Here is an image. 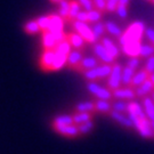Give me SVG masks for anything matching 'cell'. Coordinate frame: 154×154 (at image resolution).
<instances>
[{"instance_id":"6da1fadb","label":"cell","mask_w":154,"mask_h":154,"mask_svg":"<svg viewBox=\"0 0 154 154\" xmlns=\"http://www.w3.org/2000/svg\"><path fill=\"white\" fill-rule=\"evenodd\" d=\"M145 30H146L145 24L140 21H135L130 23L123 31V34L119 38L120 46H123L129 42H135V41L142 42V38L145 34Z\"/></svg>"},{"instance_id":"7a4b0ae2","label":"cell","mask_w":154,"mask_h":154,"mask_svg":"<svg viewBox=\"0 0 154 154\" xmlns=\"http://www.w3.org/2000/svg\"><path fill=\"white\" fill-rule=\"evenodd\" d=\"M86 87H87V90L89 93L97 99H109V100H111L113 98L112 90H110L107 87H102L98 83V81H88Z\"/></svg>"},{"instance_id":"3957f363","label":"cell","mask_w":154,"mask_h":154,"mask_svg":"<svg viewBox=\"0 0 154 154\" xmlns=\"http://www.w3.org/2000/svg\"><path fill=\"white\" fill-rule=\"evenodd\" d=\"M71 24L72 26H73V29H74V31L77 33H79L86 40V42H88V44H95V42H97V40L95 38V35H94L93 29L89 26L88 23L79 22V21L75 20Z\"/></svg>"},{"instance_id":"277c9868","label":"cell","mask_w":154,"mask_h":154,"mask_svg":"<svg viewBox=\"0 0 154 154\" xmlns=\"http://www.w3.org/2000/svg\"><path fill=\"white\" fill-rule=\"evenodd\" d=\"M122 67L120 64L118 63H113L112 65V72H111L110 77L107 78V83L106 87L110 90H116V89L120 88L122 83Z\"/></svg>"},{"instance_id":"5b68a950","label":"cell","mask_w":154,"mask_h":154,"mask_svg":"<svg viewBox=\"0 0 154 154\" xmlns=\"http://www.w3.org/2000/svg\"><path fill=\"white\" fill-rule=\"evenodd\" d=\"M55 49H44L39 57V69L42 72H51V67L55 61Z\"/></svg>"},{"instance_id":"8992f818","label":"cell","mask_w":154,"mask_h":154,"mask_svg":"<svg viewBox=\"0 0 154 154\" xmlns=\"http://www.w3.org/2000/svg\"><path fill=\"white\" fill-rule=\"evenodd\" d=\"M54 129V131L57 132L58 135H61L63 137L67 138H77L80 135V131L78 129L77 125H69V126H54L51 127Z\"/></svg>"},{"instance_id":"52a82bcc","label":"cell","mask_w":154,"mask_h":154,"mask_svg":"<svg viewBox=\"0 0 154 154\" xmlns=\"http://www.w3.org/2000/svg\"><path fill=\"white\" fill-rule=\"evenodd\" d=\"M93 51L94 54L97 56L100 62L103 63H109V64H113L116 60L109 54V51L105 49V47L102 45V42H95L93 44Z\"/></svg>"},{"instance_id":"ba28073f","label":"cell","mask_w":154,"mask_h":154,"mask_svg":"<svg viewBox=\"0 0 154 154\" xmlns=\"http://www.w3.org/2000/svg\"><path fill=\"white\" fill-rule=\"evenodd\" d=\"M113 98L122 99V100H134L136 97V90L131 87H125V88H118L112 91Z\"/></svg>"},{"instance_id":"9c48e42d","label":"cell","mask_w":154,"mask_h":154,"mask_svg":"<svg viewBox=\"0 0 154 154\" xmlns=\"http://www.w3.org/2000/svg\"><path fill=\"white\" fill-rule=\"evenodd\" d=\"M49 15V26H48V31L50 32H60V31H64V24L65 21L62 16L58 15V13H51L48 14Z\"/></svg>"},{"instance_id":"30bf717a","label":"cell","mask_w":154,"mask_h":154,"mask_svg":"<svg viewBox=\"0 0 154 154\" xmlns=\"http://www.w3.org/2000/svg\"><path fill=\"white\" fill-rule=\"evenodd\" d=\"M140 47H142V42L135 41V42H129L121 46L120 50L122 51V54H125L128 57H139Z\"/></svg>"},{"instance_id":"8fae6325","label":"cell","mask_w":154,"mask_h":154,"mask_svg":"<svg viewBox=\"0 0 154 154\" xmlns=\"http://www.w3.org/2000/svg\"><path fill=\"white\" fill-rule=\"evenodd\" d=\"M83 56H82V51L78 49H73L67 55V62H66V66L70 69V70H73L75 71L77 70L78 65L80 64V62L82 61Z\"/></svg>"},{"instance_id":"7c38bea8","label":"cell","mask_w":154,"mask_h":154,"mask_svg":"<svg viewBox=\"0 0 154 154\" xmlns=\"http://www.w3.org/2000/svg\"><path fill=\"white\" fill-rule=\"evenodd\" d=\"M66 39L72 46V48L82 51L85 49V45H86V40L77 32H69L66 33Z\"/></svg>"},{"instance_id":"4fadbf2b","label":"cell","mask_w":154,"mask_h":154,"mask_svg":"<svg viewBox=\"0 0 154 154\" xmlns=\"http://www.w3.org/2000/svg\"><path fill=\"white\" fill-rule=\"evenodd\" d=\"M100 63L102 62L99 61L97 57H83L82 61L80 62V64L78 65L75 71L82 73L83 71H87V70H90V69L97 67Z\"/></svg>"},{"instance_id":"5bb4252c","label":"cell","mask_w":154,"mask_h":154,"mask_svg":"<svg viewBox=\"0 0 154 154\" xmlns=\"http://www.w3.org/2000/svg\"><path fill=\"white\" fill-rule=\"evenodd\" d=\"M109 116H110L116 122H118L120 126L125 127V128H128V129L134 128V123H132L131 119H130L129 116H126L123 113L116 112V111H111Z\"/></svg>"},{"instance_id":"9a60e30c","label":"cell","mask_w":154,"mask_h":154,"mask_svg":"<svg viewBox=\"0 0 154 154\" xmlns=\"http://www.w3.org/2000/svg\"><path fill=\"white\" fill-rule=\"evenodd\" d=\"M100 42H102V45L105 47V49L109 51V54H110L114 60H116V58L119 57L121 50L119 49V47L113 42V40H111V39L107 38V37H103V38L100 39Z\"/></svg>"},{"instance_id":"2e32d148","label":"cell","mask_w":154,"mask_h":154,"mask_svg":"<svg viewBox=\"0 0 154 154\" xmlns=\"http://www.w3.org/2000/svg\"><path fill=\"white\" fill-rule=\"evenodd\" d=\"M41 45L44 49H55L57 42L50 31H42L41 32Z\"/></svg>"},{"instance_id":"e0dca14e","label":"cell","mask_w":154,"mask_h":154,"mask_svg":"<svg viewBox=\"0 0 154 154\" xmlns=\"http://www.w3.org/2000/svg\"><path fill=\"white\" fill-rule=\"evenodd\" d=\"M136 90V96L144 98L146 96H149V94H152L154 91V83L149 80V78L145 81L144 83H142L139 87L135 89Z\"/></svg>"},{"instance_id":"ac0fdd59","label":"cell","mask_w":154,"mask_h":154,"mask_svg":"<svg viewBox=\"0 0 154 154\" xmlns=\"http://www.w3.org/2000/svg\"><path fill=\"white\" fill-rule=\"evenodd\" d=\"M149 78V73L145 69H142V70H139L135 73V75L132 78V81L130 83V86L129 87H131V88H137L139 87L142 83H144L147 79Z\"/></svg>"},{"instance_id":"d6986e66","label":"cell","mask_w":154,"mask_h":154,"mask_svg":"<svg viewBox=\"0 0 154 154\" xmlns=\"http://www.w3.org/2000/svg\"><path fill=\"white\" fill-rule=\"evenodd\" d=\"M143 107L145 110L146 116H149V121L152 123V128L154 130V100L152 98H149V96L143 98Z\"/></svg>"},{"instance_id":"ffe728a7","label":"cell","mask_w":154,"mask_h":154,"mask_svg":"<svg viewBox=\"0 0 154 154\" xmlns=\"http://www.w3.org/2000/svg\"><path fill=\"white\" fill-rule=\"evenodd\" d=\"M95 106L97 113H103V114H110L112 111V102L109 99H96L95 100Z\"/></svg>"},{"instance_id":"44dd1931","label":"cell","mask_w":154,"mask_h":154,"mask_svg":"<svg viewBox=\"0 0 154 154\" xmlns=\"http://www.w3.org/2000/svg\"><path fill=\"white\" fill-rule=\"evenodd\" d=\"M112 65L113 64H109V63H100L97 67H95L96 73H97V77L98 80H103L105 78H109L112 72Z\"/></svg>"},{"instance_id":"7402d4cb","label":"cell","mask_w":154,"mask_h":154,"mask_svg":"<svg viewBox=\"0 0 154 154\" xmlns=\"http://www.w3.org/2000/svg\"><path fill=\"white\" fill-rule=\"evenodd\" d=\"M69 125H74L73 121V116L71 114H61L54 118L51 122V127L54 126H69Z\"/></svg>"},{"instance_id":"603a6c76","label":"cell","mask_w":154,"mask_h":154,"mask_svg":"<svg viewBox=\"0 0 154 154\" xmlns=\"http://www.w3.org/2000/svg\"><path fill=\"white\" fill-rule=\"evenodd\" d=\"M56 55H55V61L51 67V72H56L58 70L63 69L64 66H66V62H67V55L65 54H61V53H57L55 50Z\"/></svg>"},{"instance_id":"cb8c5ba5","label":"cell","mask_w":154,"mask_h":154,"mask_svg":"<svg viewBox=\"0 0 154 154\" xmlns=\"http://www.w3.org/2000/svg\"><path fill=\"white\" fill-rule=\"evenodd\" d=\"M80 11H81V5L79 4V1L70 0V13H69V18H67L66 23H72L73 21H75L77 15Z\"/></svg>"},{"instance_id":"d4e9b609","label":"cell","mask_w":154,"mask_h":154,"mask_svg":"<svg viewBox=\"0 0 154 154\" xmlns=\"http://www.w3.org/2000/svg\"><path fill=\"white\" fill-rule=\"evenodd\" d=\"M93 116L94 113H90V112H75L73 114V121H74V125L78 126V125L93 120Z\"/></svg>"},{"instance_id":"484cf974","label":"cell","mask_w":154,"mask_h":154,"mask_svg":"<svg viewBox=\"0 0 154 154\" xmlns=\"http://www.w3.org/2000/svg\"><path fill=\"white\" fill-rule=\"evenodd\" d=\"M75 112H90V113H96V106H95V100H88V102H81L75 105L74 107Z\"/></svg>"},{"instance_id":"4316f807","label":"cell","mask_w":154,"mask_h":154,"mask_svg":"<svg viewBox=\"0 0 154 154\" xmlns=\"http://www.w3.org/2000/svg\"><path fill=\"white\" fill-rule=\"evenodd\" d=\"M136 71L132 70L131 67L126 65L122 69V85H125L126 87H129L132 81V78L135 75Z\"/></svg>"},{"instance_id":"83f0119b","label":"cell","mask_w":154,"mask_h":154,"mask_svg":"<svg viewBox=\"0 0 154 154\" xmlns=\"http://www.w3.org/2000/svg\"><path fill=\"white\" fill-rule=\"evenodd\" d=\"M105 26H106V31L112 34L113 37H116V38H120L122 34H123V31H122V29L116 24L114 22H111V21H107V22H105Z\"/></svg>"},{"instance_id":"f1b7e54d","label":"cell","mask_w":154,"mask_h":154,"mask_svg":"<svg viewBox=\"0 0 154 154\" xmlns=\"http://www.w3.org/2000/svg\"><path fill=\"white\" fill-rule=\"evenodd\" d=\"M23 30L25 31V33H28V34H37V33L41 32V29L39 26L37 20L26 22L24 24V26H23Z\"/></svg>"},{"instance_id":"f546056e","label":"cell","mask_w":154,"mask_h":154,"mask_svg":"<svg viewBox=\"0 0 154 154\" xmlns=\"http://www.w3.org/2000/svg\"><path fill=\"white\" fill-rule=\"evenodd\" d=\"M70 13V0H62L58 4V15L64 18V21H67Z\"/></svg>"},{"instance_id":"4dcf8cb0","label":"cell","mask_w":154,"mask_h":154,"mask_svg":"<svg viewBox=\"0 0 154 154\" xmlns=\"http://www.w3.org/2000/svg\"><path fill=\"white\" fill-rule=\"evenodd\" d=\"M93 32H94V35H95V38L96 40H99V39H102L104 37L105 32H106V26H105V23L103 22H97V23H94V26L93 28Z\"/></svg>"},{"instance_id":"1f68e13d","label":"cell","mask_w":154,"mask_h":154,"mask_svg":"<svg viewBox=\"0 0 154 154\" xmlns=\"http://www.w3.org/2000/svg\"><path fill=\"white\" fill-rule=\"evenodd\" d=\"M152 55H154V46H153V44H142L139 57H142V58L147 57V58H149V56H152Z\"/></svg>"},{"instance_id":"d6a6232c","label":"cell","mask_w":154,"mask_h":154,"mask_svg":"<svg viewBox=\"0 0 154 154\" xmlns=\"http://www.w3.org/2000/svg\"><path fill=\"white\" fill-rule=\"evenodd\" d=\"M112 111L125 113L128 111V103L122 100V99H116V102L112 103Z\"/></svg>"},{"instance_id":"836d02e7","label":"cell","mask_w":154,"mask_h":154,"mask_svg":"<svg viewBox=\"0 0 154 154\" xmlns=\"http://www.w3.org/2000/svg\"><path fill=\"white\" fill-rule=\"evenodd\" d=\"M94 127H95V123L93 120H90V121H87L85 123H81V125H78V129L80 131V135H87V134L93 131Z\"/></svg>"},{"instance_id":"e575fe53","label":"cell","mask_w":154,"mask_h":154,"mask_svg":"<svg viewBox=\"0 0 154 154\" xmlns=\"http://www.w3.org/2000/svg\"><path fill=\"white\" fill-rule=\"evenodd\" d=\"M103 15V11H98L96 8H94L91 11H88V23H97L100 21Z\"/></svg>"},{"instance_id":"d590c367","label":"cell","mask_w":154,"mask_h":154,"mask_svg":"<svg viewBox=\"0 0 154 154\" xmlns=\"http://www.w3.org/2000/svg\"><path fill=\"white\" fill-rule=\"evenodd\" d=\"M37 22H38L39 26L41 29V32L42 31H47L48 26H49V15H41L37 18Z\"/></svg>"},{"instance_id":"8d00e7d4","label":"cell","mask_w":154,"mask_h":154,"mask_svg":"<svg viewBox=\"0 0 154 154\" xmlns=\"http://www.w3.org/2000/svg\"><path fill=\"white\" fill-rule=\"evenodd\" d=\"M82 75L85 77V79H87L88 81H99L95 69H90V70H87V71H83Z\"/></svg>"},{"instance_id":"74e56055","label":"cell","mask_w":154,"mask_h":154,"mask_svg":"<svg viewBox=\"0 0 154 154\" xmlns=\"http://www.w3.org/2000/svg\"><path fill=\"white\" fill-rule=\"evenodd\" d=\"M116 13L119 15V17H121L122 20H125L127 18L128 16V6H125V5H118L116 9Z\"/></svg>"},{"instance_id":"f35d334b","label":"cell","mask_w":154,"mask_h":154,"mask_svg":"<svg viewBox=\"0 0 154 154\" xmlns=\"http://www.w3.org/2000/svg\"><path fill=\"white\" fill-rule=\"evenodd\" d=\"M78 1H79V4H80L81 7L83 8V11H89L95 8L93 0H78Z\"/></svg>"},{"instance_id":"ab89813d","label":"cell","mask_w":154,"mask_h":154,"mask_svg":"<svg viewBox=\"0 0 154 154\" xmlns=\"http://www.w3.org/2000/svg\"><path fill=\"white\" fill-rule=\"evenodd\" d=\"M127 65L129 66V67H131L132 70H137L139 65H140V60H139V57H129V61L127 63Z\"/></svg>"},{"instance_id":"60d3db41","label":"cell","mask_w":154,"mask_h":154,"mask_svg":"<svg viewBox=\"0 0 154 154\" xmlns=\"http://www.w3.org/2000/svg\"><path fill=\"white\" fill-rule=\"evenodd\" d=\"M118 5H119V0H106V11L109 13L116 11Z\"/></svg>"},{"instance_id":"b9f144b4","label":"cell","mask_w":154,"mask_h":154,"mask_svg":"<svg viewBox=\"0 0 154 154\" xmlns=\"http://www.w3.org/2000/svg\"><path fill=\"white\" fill-rule=\"evenodd\" d=\"M146 71L149 72V74H152L154 73V55L149 56V58H147V62H146V65L144 67Z\"/></svg>"},{"instance_id":"7bdbcfd3","label":"cell","mask_w":154,"mask_h":154,"mask_svg":"<svg viewBox=\"0 0 154 154\" xmlns=\"http://www.w3.org/2000/svg\"><path fill=\"white\" fill-rule=\"evenodd\" d=\"M93 1L96 9L103 11V13L106 11V0H93Z\"/></svg>"},{"instance_id":"ee69618b","label":"cell","mask_w":154,"mask_h":154,"mask_svg":"<svg viewBox=\"0 0 154 154\" xmlns=\"http://www.w3.org/2000/svg\"><path fill=\"white\" fill-rule=\"evenodd\" d=\"M77 21L79 22H85V23H88V11H80L79 14L77 15Z\"/></svg>"},{"instance_id":"f6af8a7d","label":"cell","mask_w":154,"mask_h":154,"mask_svg":"<svg viewBox=\"0 0 154 154\" xmlns=\"http://www.w3.org/2000/svg\"><path fill=\"white\" fill-rule=\"evenodd\" d=\"M145 37L149 39V41L151 44H153L154 42V29L146 28V30H145Z\"/></svg>"},{"instance_id":"bcb514c9","label":"cell","mask_w":154,"mask_h":154,"mask_svg":"<svg viewBox=\"0 0 154 154\" xmlns=\"http://www.w3.org/2000/svg\"><path fill=\"white\" fill-rule=\"evenodd\" d=\"M129 2H130V0H119V5L128 6L129 5Z\"/></svg>"},{"instance_id":"7dc6e473","label":"cell","mask_w":154,"mask_h":154,"mask_svg":"<svg viewBox=\"0 0 154 154\" xmlns=\"http://www.w3.org/2000/svg\"><path fill=\"white\" fill-rule=\"evenodd\" d=\"M50 2H53V4H60L62 0H49Z\"/></svg>"},{"instance_id":"c3c4849f","label":"cell","mask_w":154,"mask_h":154,"mask_svg":"<svg viewBox=\"0 0 154 154\" xmlns=\"http://www.w3.org/2000/svg\"><path fill=\"white\" fill-rule=\"evenodd\" d=\"M149 80H151V81H152V82L154 83V73L149 74Z\"/></svg>"},{"instance_id":"681fc988","label":"cell","mask_w":154,"mask_h":154,"mask_svg":"<svg viewBox=\"0 0 154 154\" xmlns=\"http://www.w3.org/2000/svg\"><path fill=\"white\" fill-rule=\"evenodd\" d=\"M152 99H153V100H154V91H153V93H152Z\"/></svg>"},{"instance_id":"f907efd6","label":"cell","mask_w":154,"mask_h":154,"mask_svg":"<svg viewBox=\"0 0 154 154\" xmlns=\"http://www.w3.org/2000/svg\"><path fill=\"white\" fill-rule=\"evenodd\" d=\"M151 2H152V4H154V0H151Z\"/></svg>"},{"instance_id":"816d5d0a","label":"cell","mask_w":154,"mask_h":154,"mask_svg":"<svg viewBox=\"0 0 154 154\" xmlns=\"http://www.w3.org/2000/svg\"><path fill=\"white\" fill-rule=\"evenodd\" d=\"M153 46H154V42H153Z\"/></svg>"},{"instance_id":"f5cc1de1","label":"cell","mask_w":154,"mask_h":154,"mask_svg":"<svg viewBox=\"0 0 154 154\" xmlns=\"http://www.w3.org/2000/svg\"><path fill=\"white\" fill-rule=\"evenodd\" d=\"M149 1H151V0H149Z\"/></svg>"}]
</instances>
